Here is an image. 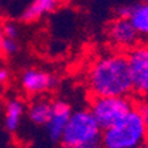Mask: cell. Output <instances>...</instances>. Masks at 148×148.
Wrapping results in <instances>:
<instances>
[{
	"mask_svg": "<svg viewBox=\"0 0 148 148\" xmlns=\"http://www.w3.org/2000/svg\"><path fill=\"white\" fill-rule=\"evenodd\" d=\"M92 97H130L132 82L126 53L103 56L90 66L87 74Z\"/></svg>",
	"mask_w": 148,
	"mask_h": 148,
	"instance_id": "6da1fadb",
	"label": "cell"
},
{
	"mask_svg": "<svg viewBox=\"0 0 148 148\" xmlns=\"http://www.w3.org/2000/svg\"><path fill=\"white\" fill-rule=\"evenodd\" d=\"M102 131L90 110L71 112L61 135L62 148H101Z\"/></svg>",
	"mask_w": 148,
	"mask_h": 148,
	"instance_id": "7a4b0ae2",
	"label": "cell"
},
{
	"mask_svg": "<svg viewBox=\"0 0 148 148\" xmlns=\"http://www.w3.org/2000/svg\"><path fill=\"white\" fill-rule=\"evenodd\" d=\"M148 139L138 108H132L116 124L102 131L103 148H142Z\"/></svg>",
	"mask_w": 148,
	"mask_h": 148,
	"instance_id": "3957f363",
	"label": "cell"
},
{
	"mask_svg": "<svg viewBox=\"0 0 148 148\" xmlns=\"http://www.w3.org/2000/svg\"><path fill=\"white\" fill-rule=\"evenodd\" d=\"M135 108V102L130 97H92L90 112L102 130L116 124L130 111Z\"/></svg>",
	"mask_w": 148,
	"mask_h": 148,
	"instance_id": "277c9868",
	"label": "cell"
},
{
	"mask_svg": "<svg viewBox=\"0 0 148 148\" xmlns=\"http://www.w3.org/2000/svg\"><path fill=\"white\" fill-rule=\"evenodd\" d=\"M132 92L140 99L148 101V42H139L126 52Z\"/></svg>",
	"mask_w": 148,
	"mask_h": 148,
	"instance_id": "5b68a950",
	"label": "cell"
},
{
	"mask_svg": "<svg viewBox=\"0 0 148 148\" xmlns=\"http://www.w3.org/2000/svg\"><path fill=\"white\" fill-rule=\"evenodd\" d=\"M107 37L108 41L120 52H128L138 45L142 38L128 18L122 17L115 18L108 24Z\"/></svg>",
	"mask_w": 148,
	"mask_h": 148,
	"instance_id": "8992f818",
	"label": "cell"
},
{
	"mask_svg": "<svg viewBox=\"0 0 148 148\" xmlns=\"http://www.w3.org/2000/svg\"><path fill=\"white\" fill-rule=\"evenodd\" d=\"M57 78L53 74L37 68H29L21 73L20 85L29 95H40L57 86Z\"/></svg>",
	"mask_w": 148,
	"mask_h": 148,
	"instance_id": "52a82bcc",
	"label": "cell"
},
{
	"mask_svg": "<svg viewBox=\"0 0 148 148\" xmlns=\"http://www.w3.org/2000/svg\"><path fill=\"white\" fill-rule=\"evenodd\" d=\"M70 115L71 107L69 103H66L65 101L52 102V114H50L48 123L45 124L46 132H48V136L52 142H60Z\"/></svg>",
	"mask_w": 148,
	"mask_h": 148,
	"instance_id": "ba28073f",
	"label": "cell"
},
{
	"mask_svg": "<svg viewBox=\"0 0 148 148\" xmlns=\"http://www.w3.org/2000/svg\"><path fill=\"white\" fill-rule=\"evenodd\" d=\"M58 4L60 0H33L21 13V20L25 23H33L48 13L54 12L58 8Z\"/></svg>",
	"mask_w": 148,
	"mask_h": 148,
	"instance_id": "9c48e42d",
	"label": "cell"
},
{
	"mask_svg": "<svg viewBox=\"0 0 148 148\" xmlns=\"http://www.w3.org/2000/svg\"><path fill=\"white\" fill-rule=\"evenodd\" d=\"M24 111L25 106L20 99H11L7 102L5 112H4V126L9 132H15L18 128Z\"/></svg>",
	"mask_w": 148,
	"mask_h": 148,
	"instance_id": "30bf717a",
	"label": "cell"
},
{
	"mask_svg": "<svg viewBox=\"0 0 148 148\" xmlns=\"http://www.w3.org/2000/svg\"><path fill=\"white\" fill-rule=\"evenodd\" d=\"M52 114V102L44 98H37L28 108V118L37 126H45Z\"/></svg>",
	"mask_w": 148,
	"mask_h": 148,
	"instance_id": "8fae6325",
	"label": "cell"
},
{
	"mask_svg": "<svg viewBox=\"0 0 148 148\" xmlns=\"http://www.w3.org/2000/svg\"><path fill=\"white\" fill-rule=\"evenodd\" d=\"M128 20L138 31L139 36L148 38V3L143 1L140 4L132 5Z\"/></svg>",
	"mask_w": 148,
	"mask_h": 148,
	"instance_id": "7c38bea8",
	"label": "cell"
},
{
	"mask_svg": "<svg viewBox=\"0 0 148 148\" xmlns=\"http://www.w3.org/2000/svg\"><path fill=\"white\" fill-rule=\"evenodd\" d=\"M17 50H18L17 41L15 38H7V37H4L1 48H0V52H3L5 56H13L17 53Z\"/></svg>",
	"mask_w": 148,
	"mask_h": 148,
	"instance_id": "4fadbf2b",
	"label": "cell"
},
{
	"mask_svg": "<svg viewBox=\"0 0 148 148\" xmlns=\"http://www.w3.org/2000/svg\"><path fill=\"white\" fill-rule=\"evenodd\" d=\"M1 28H3V33L4 37L7 38H17L18 36V27L12 21H5L4 24H1Z\"/></svg>",
	"mask_w": 148,
	"mask_h": 148,
	"instance_id": "5bb4252c",
	"label": "cell"
},
{
	"mask_svg": "<svg viewBox=\"0 0 148 148\" xmlns=\"http://www.w3.org/2000/svg\"><path fill=\"white\" fill-rule=\"evenodd\" d=\"M135 107L138 108L139 114H140V116H142L143 123H144V127H145V130H147V132H148V101L147 99H142L138 105H135Z\"/></svg>",
	"mask_w": 148,
	"mask_h": 148,
	"instance_id": "9a60e30c",
	"label": "cell"
},
{
	"mask_svg": "<svg viewBox=\"0 0 148 148\" xmlns=\"http://www.w3.org/2000/svg\"><path fill=\"white\" fill-rule=\"evenodd\" d=\"M131 9H132V5H124V7H120L118 9V17H122V18H128L130 15H131Z\"/></svg>",
	"mask_w": 148,
	"mask_h": 148,
	"instance_id": "2e32d148",
	"label": "cell"
},
{
	"mask_svg": "<svg viewBox=\"0 0 148 148\" xmlns=\"http://www.w3.org/2000/svg\"><path fill=\"white\" fill-rule=\"evenodd\" d=\"M9 79V71L5 68H0V85L5 83Z\"/></svg>",
	"mask_w": 148,
	"mask_h": 148,
	"instance_id": "e0dca14e",
	"label": "cell"
},
{
	"mask_svg": "<svg viewBox=\"0 0 148 148\" xmlns=\"http://www.w3.org/2000/svg\"><path fill=\"white\" fill-rule=\"evenodd\" d=\"M3 40H4V33H3V28H1V24H0V48H1Z\"/></svg>",
	"mask_w": 148,
	"mask_h": 148,
	"instance_id": "ac0fdd59",
	"label": "cell"
},
{
	"mask_svg": "<svg viewBox=\"0 0 148 148\" xmlns=\"http://www.w3.org/2000/svg\"><path fill=\"white\" fill-rule=\"evenodd\" d=\"M142 148H148V144H145V145H143Z\"/></svg>",
	"mask_w": 148,
	"mask_h": 148,
	"instance_id": "d6986e66",
	"label": "cell"
},
{
	"mask_svg": "<svg viewBox=\"0 0 148 148\" xmlns=\"http://www.w3.org/2000/svg\"><path fill=\"white\" fill-rule=\"evenodd\" d=\"M0 114H1V105H0Z\"/></svg>",
	"mask_w": 148,
	"mask_h": 148,
	"instance_id": "ffe728a7",
	"label": "cell"
},
{
	"mask_svg": "<svg viewBox=\"0 0 148 148\" xmlns=\"http://www.w3.org/2000/svg\"><path fill=\"white\" fill-rule=\"evenodd\" d=\"M143 1H144V3H148V0H143Z\"/></svg>",
	"mask_w": 148,
	"mask_h": 148,
	"instance_id": "44dd1931",
	"label": "cell"
}]
</instances>
